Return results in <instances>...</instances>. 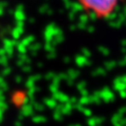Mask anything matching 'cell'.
I'll list each match as a JSON object with an SVG mask.
<instances>
[{
  "label": "cell",
  "mask_w": 126,
  "mask_h": 126,
  "mask_svg": "<svg viewBox=\"0 0 126 126\" xmlns=\"http://www.w3.org/2000/svg\"><path fill=\"white\" fill-rule=\"evenodd\" d=\"M78 2L85 12L101 20L111 16L121 0H78Z\"/></svg>",
  "instance_id": "cell-1"
}]
</instances>
